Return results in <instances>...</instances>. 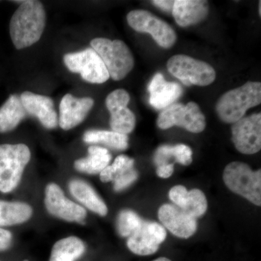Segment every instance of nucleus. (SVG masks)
<instances>
[{
  "instance_id": "nucleus-2",
  "label": "nucleus",
  "mask_w": 261,
  "mask_h": 261,
  "mask_svg": "<svg viewBox=\"0 0 261 261\" xmlns=\"http://www.w3.org/2000/svg\"><path fill=\"white\" fill-rule=\"evenodd\" d=\"M260 102L261 84L248 82L223 94L216 103V113L221 121L234 123L243 118L250 108Z\"/></svg>"
},
{
  "instance_id": "nucleus-19",
  "label": "nucleus",
  "mask_w": 261,
  "mask_h": 261,
  "mask_svg": "<svg viewBox=\"0 0 261 261\" xmlns=\"http://www.w3.org/2000/svg\"><path fill=\"white\" fill-rule=\"evenodd\" d=\"M70 194L84 207L99 216L108 214L107 205L90 185L81 179H73L69 183Z\"/></svg>"
},
{
  "instance_id": "nucleus-26",
  "label": "nucleus",
  "mask_w": 261,
  "mask_h": 261,
  "mask_svg": "<svg viewBox=\"0 0 261 261\" xmlns=\"http://www.w3.org/2000/svg\"><path fill=\"white\" fill-rule=\"evenodd\" d=\"M135 164V160L130 159L124 154H121L115 159L114 162L111 166H108L99 173L100 180L104 183L114 181L127 171L132 169Z\"/></svg>"
},
{
  "instance_id": "nucleus-16",
  "label": "nucleus",
  "mask_w": 261,
  "mask_h": 261,
  "mask_svg": "<svg viewBox=\"0 0 261 261\" xmlns=\"http://www.w3.org/2000/svg\"><path fill=\"white\" fill-rule=\"evenodd\" d=\"M159 218L163 226L177 238H190L197 230L196 219L174 205L161 206Z\"/></svg>"
},
{
  "instance_id": "nucleus-23",
  "label": "nucleus",
  "mask_w": 261,
  "mask_h": 261,
  "mask_svg": "<svg viewBox=\"0 0 261 261\" xmlns=\"http://www.w3.org/2000/svg\"><path fill=\"white\" fill-rule=\"evenodd\" d=\"M84 242L76 237L58 240L51 249L49 261H75L85 252Z\"/></svg>"
},
{
  "instance_id": "nucleus-22",
  "label": "nucleus",
  "mask_w": 261,
  "mask_h": 261,
  "mask_svg": "<svg viewBox=\"0 0 261 261\" xmlns=\"http://www.w3.org/2000/svg\"><path fill=\"white\" fill-rule=\"evenodd\" d=\"M32 206L20 202L0 200V227L21 224L32 218Z\"/></svg>"
},
{
  "instance_id": "nucleus-35",
  "label": "nucleus",
  "mask_w": 261,
  "mask_h": 261,
  "mask_svg": "<svg viewBox=\"0 0 261 261\" xmlns=\"http://www.w3.org/2000/svg\"><path fill=\"white\" fill-rule=\"evenodd\" d=\"M259 14H260V16L261 15V2L259 3Z\"/></svg>"
},
{
  "instance_id": "nucleus-4",
  "label": "nucleus",
  "mask_w": 261,
  "mask_h": 261,
  "mask_svg": "<svg viewBox=\"0 0 261 261\" xmlns=\"http://www.w3.org/2000/svg\"><path fill=\"white\" fill-rule=\"evenodd\" d=\"M31 156L24 144L0 145V192L9 193L18 186Z\"/></svg>"
},
{
  "instance_id": "nucleus-25",
  "label": "nucleus",
  "mask_w": 261,
  "mask_h": 261,
  "mask_svg": "<svg viewBox=\"0 0 261 261\" xmlns=\"http://www.w3.org/2000/svg\"><path fill=\"white\" fill-rule=\"evenodd\" d=\"M174 158L176 162L184 166H189L192 162V151L187 145H162L155 151L154 162L158 166L169 163L170 159Z\"/></svg>"
},
{
  "instance_id": "nucleus-13",
  "label": "nucleus",
  "mask_w": 261,
  "mask_h": 261,
  "mask_svg": "<svg viewBox=\"0 0 261 261\" xmlns=\"http://www.w3.org/2000/svg\"><path fill=\"white\" fill-rule=\"evenodd\" d=\"M129 101V94L121 89L113 91L106 98V107L111 113L110 125L113 132L127 135L135 129V115L127 108Z\"/></svg>"
},
{
  "instance_id": "nucleus-29",
  "label": "nucleus",
  "mask_w": 261,
  "mask_h": 261,
  "mask_svg": "<svg viewBox=\"0 0 261 261\" xmlns=\"http://www.w3.org/2000/svg\"><path fill=\"white\" fill-rule=\"evenodd\" d=\"M138 178V173L135 168L127 171L119 178H116L114 181V190L116 192H121L127 187L132 185Z\"/></svg>"
},
{
  "instance_id": "nucleus-7",
  "label": "nucleus",
  "mask_w": 261,
  "mask_h": 261,
  "mask_svg": "<svg viewBox=\"0 0 261 261\" xmlns=\"http://www.w3.org/2000/svg\"><path fill=\"white\" fill-rule=\"evenodd\" d=\"M157 125L161 129L179 126L192 133H200L205 128V117L197 103L190 102L186 106L173 103L160 113Z\"/></svg>"
},
{
  "instance_id": "nucleus-14",
  "label": "nucleus",
  "mask_w": 261,
  "mask_h": 261,
  "mask_svg": "<svg viewBox=\"0 0 261 261\" xmlns=\"http://www.w3.org/2000/svg\"><path fill=\"white\" fill-rule=\"evenodd\" d=\"M93 106L92 98H77L70 94H65L60 104L58 124L63 130L75 128L85 120Z\"/></svg>"
},
{
  "instance_id": "nucleus-9",
  "label": "nucleus",
  "mask_w": 261,
  "mask_h": 261,
  "mask_svg": "<svg viewBox=\"0 0 261 261\" xmlns=\"http://www.w3.org/2000/svg\"><path fill=\"white\" fill-rule=\"evenodd\" d=\"M130 28L140 33L150 34L161 47L171 48L176 41V34L171 25L150 12L144 10H132L127 15Z\"/></svg>"
},
{
  "instance_id": "nucleus-1",
  "label": "nucleus",
  "mask_w": 261,
  "mask_h": 261,
  "mask_svg": "<svg viewBox=\"0 0 261 261\" xmlns=\"http://www.w3.org/2000/svg\"><path fill=\"white\" fill-rule=\"evenodd\" d=\"M46 25V12L39 1L28 0L15 10L10 23L12 42L17 49L31 47L42 37Z\"/></svg>"
},
{
  "instance_id": "nucleus-11",
  "label": "nucleus",
  "mask_w": 261,
  "mask_h": 261,
  "mask_svg": "<svg viewBox=\"0 0 261 261\" xmlns=\"http://www.w3.org/2000/svg\"><path fill=\"white\" fill-rule=\"evenodd\" d=\"M44 205L49 214L68 222H82L87 216L85 208L65 197L56 183L46 187Z\"/></svg>"
},
{
  "instance_id": "nucleus-36",
  "label": "nucleus",
  "mask_w": 261,
  "mask_h": 261,
  "mask_svg": "<svg viewBox=\"0 0 261 261\" xmlns=\"http://www.w3.org/2000/svg\"><path fill=\"white\" fill-rule=\"evenodd\" d=\"M23 261H29L28 260H24Z\"/></svg>"
},
{
  "instance_id": "nucleus-30",
  "label": "nucleus",
  "mask_w": 261,
  "mask_h": 261,
  "mask_svg": "<svg viewBox=\"0 0 261 261\" xmlns=\"http://www.w3.org/2000/svg\"><path fill=\"white\" fill-rule=\"evenodd\" d=\"M187 194L188 191L185 187L177 185L172 187L170 190L169 198L176 206L182 208L186 202Z\"/></svg>"
},
{
  "instance_id": "nucleus-3",
  "label": "nucleus",
  "mask_w": 261,
  "mask_h": 261,
  "mask_svg": "<svg viewBox=\"0 0 261 261\" xmlns=\"http://www.w3.org/2000/svg\"><path fill=\"white\" fill-rule=\"evenodd\" d=\"M91 47L100 57L110 77L114 81L123 80L135 66V59L129 48L121 40L95 38Z\"/></svg>"
},
{
  "instance_id": "nucleus-32",
  "label": "nucleus",
  "mask_w": 261,
  "mask_h": 261,
  "mask_svg": "<svg viewBox=\"0 0 261 261\" xmlns=\"http://www.w3.org/2000/svg\"><path fill=\"white\" fill-rule=\"evenodd\" d=\"M173 172V164L172 163H168V164L161 165V166H158L157 173L158 176L159 177L163 178H168Z\"/></svg>"
},
{
  "instance_id": "nucleus-24",
  "label": "nucleus",
  "mask_w": 261,
  "mask_h": 261,
  "mask_svg": "<svg viewBox=\"0 0 261 261\" xmlns=\"http://www.w3.org/2000/svg\"><path fill=\"white\" fill-rule=\"evenodd\" d=\"M83 140L87 144H102L117 150H125L128 146V136L113 130H88L84 133Z\"/></svg>"
},
{
  "instance_id": "nucleus-15",
  "label": "nucleus",
  "mask_w": 261,
  "mask_h": 261,
  "mask_svg": "<svg viewBox=\"0 0 261 261\" xmlns=\"http://www.w3.org/2000/svg\"><path fill=\"white\" fill-rule=\"evenodd\" d=\"M20 97L27 115L36 117L46 128L53 129L58 126V114L50 97L29 91L23 92Z\"/></svg>"
},
{
  "instance_id": "nucleus-17",
  "label": "nucleus",
  "mask_w": 261,
  "mask_h": 261,
  "mask_svg": "<svg viewBox=\"0 0 261 261\" xmlns=\"http://www.w3.org/2000/svg\"><path fill=\"white\" fill-rule=\"evenodd\" d=\"M147 89L149 103L157 110H163L171 106L183 93L181 85L176 82H167L160 73L154 75Z\"/></svg>"
},
{
  "instance_id": "nucleus-8",
  "label": "nucleus",
  "mask_w": 261,
  "mask_h": 261,
  "mask_svg": "<svg viewBox=\"0 0 261 261\" xmlns=\"http://www.w3.org/2000/svg\"><path fill=\"white\" fill-rule=\"evenodd\" d=\"M63 61L70 71L80 73L89 83L103 84L109 80L106 65L92 47L65 55Z\"/></svg>"
},
{
  "instance_id": "nucleus-21",
  "label": "nucleus",
  "mask_w": 261,
  "mask_h": 261,
  "mask_svg": "<svg viewBox=\"0 0 261 261\" xmlns=\"http://www.w3.org/2000/svg\"><path fill=\"white\" fill-rule=\"evenodd\" d=\"M88 153L87 157L75 161L74 168L76 171L88 174H97L109 166L112 159L109 151L99 146H90Z\"/></svg>"
},
{
  "instance_id": "nucleus-6",
  "label": "nucleus",
  "mask_w": 261,
  "mask_h": 261,
  "mask_svg": "<svg viewBox=\"0 0 261 261\" xmlns=\"http://www.w3.org/2000/svg\"><path fill=\"white\" fill-rule=\"evenodd\" d=\"M168 71L185 86L210 85L216 80L214 68L208 63L185 55H176L168 60Z\"/></svg>"
},
{
  "instance_id": "nucleus-20",
  "label": "nucleus",
  "mask_w": 261,
  "mask_h": 261,
  "mask_svg": "<svg viewBox=\"0 0 261 261\" xmlns=\"http://www.w3.org/2000/svg\"><path fill=\"white\" fill-rule=\"evenodd\" d=\"M27 116L20 96L12 94L0 108V133L15 129Z\"/></svg>"
},
{
  "instance_id": "nucleus-33",
  "label": "nucleus",
  "mask_w": 261,
  "mask_h": 261,
  "mask_svg": "<svg viewBox=\"0 0 261 261\" xmlns=\"http://www.w3.org/2000/svg\"><path fill=\"white\" fill-rule=\"evenodd\" d=\"M152 3L154 6L159 8V9L165 12H168V13H171L174 1H171V0H154V1H152Z\"/></svg>"
},
{
  "instance_id": "nucleus-10",
  "label": "nucleus",
  "mask_w": 261,
  "mask_h": 261,
  "mask_svg": "<svg viewBox=\"0 0 261 261\" xmlns=\"http://www.w3.org/2000/svg\"><path fill=\"white\" fill-rule=\"evenodd\" d=\"M232 141L239 152L257 153L261 148V114L255 113L241 118L231 127Z\"/></svg>"
},
{
  "instance_id": "nucleus-27",
  "label": "nucleus",
  "mask_w": 261,
  "mask_h": 261,
  "mask_svg": "<svg viewBox=\"0 0 261 261\" xmlns=\"http://www.w3.org/2000/svg\"><path fill=\"white\" fill-rule=\"evenodd\" d=\"M207 208V200L203 192L198 189H193L188 192L186 202L181 209L196 219L205 214Z\"/></svg>"
},
{
  "instance_id": "nucleus-31",
  "label": "nucleus",
  "mask_w": 261,
  "mask_h": 261,
  "mask_svg": "<svg viewBox=\"0 0 261 261\" xmlns=\"http://www.w3.org/2000/svg\"><path fill=\"white\" fill-rule=\"evenodd\" d=\"M13 243V234L10 231L0 227V252L9 249Z\"/></svg>"
},
{
  "instance_id": "nucleus-12",
  "label": "nucleus",
  "mask_w": 261,
  "mask_h": 261,
  "mask_svg": "<svg viewBox=\"0 0 261 261\" xmlns=\"http://www.w3.org/2000/svg\"><path fill=\"white\" fill-rule=\"evenodd\" d=\"M166 238V231L161 224L142 220L135 232L128 237L127 246L136 255H152Z\"/></svg>"
},
{
  "instance_id": "nucleus-18",
  "label": "nucleus",
  "mask_w": 261,
  "mask_h": 261,
  "mask_svg": "<svg viewBox=\"0 0 261 261\" xmlns=\"http://www.w3.org/2000/svg\"><path fill=\"white\" fill-rule=\"evenodd\" d=\"M208 3L203 0H176L172 15L179 27H187L200 23L207 16Z\"/></svg>"
},
{
  "instance_id": "nucleus-37",
  "label": "nucleus",
  "mask_w": 261,
  "mask_h": 261,
  "mask_svg": "<svg viewBox=\"0 0 261 261\" xmlns=\"http://www.w3.org/2000/svg\"><path fill=\"white\" fill-rule=\"evenodd\" d=\"M0 261H2V260H0Z\"/></svg>"
},
{
  "instance_id": "nucleus-28",
  "label": "nucleus",
  "mask_w": 261,
  "mask_h": 261,
  "mask_svg": "<svg viewBox=\"0 0 261 261\" xmlns=\"http://www.w3.org/2000/svg\"><path fill=\"white\" fill-rule=\"evenodd\" d=\"M142 220L135 212L130 210L122 211L117 219V229L120 236L128 238L140 226Z\"/></svg>"
},
{
  "instance_id": "nucleus-5",
  "label": "nucleus",
  "mask_w": 261,
  "mask_h": 261,
  "mask_svg": "<svg viewBox=\"0 0 261 261\" xmlns=\"http://www.w3.org/2000/svg\"><path fill=\"white\" fill-rule=\"evenodd\" d=\"M223 177L225 185L231 192L255 205H261L260 169L253 171L248 165L235 161L226 166Z\"/></svg>"
},
{
  "instance_id": "nucleus-34",
  "label": "nucleus",
  "mask_w": 261,
  "mask_h": 261,
  "mask_svg": "<svg viewBox=\"0 0 261 261\" xmlns=\"http://www.w3.org/2000/svg\"><path fill=\"white\" fill-rule=\"evenodd\" d=\"M153 261H171L169 260V259L167 258V257H159V258L155 259V260Z\"/></svg>"
}]
</instances>
